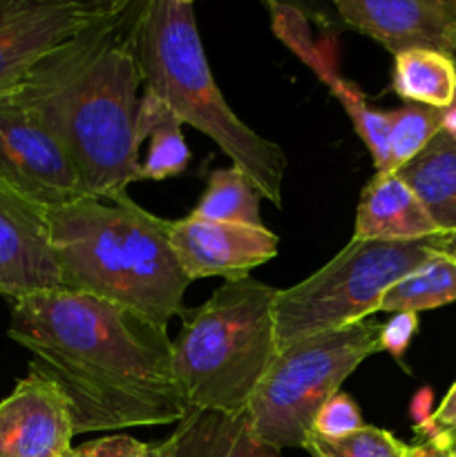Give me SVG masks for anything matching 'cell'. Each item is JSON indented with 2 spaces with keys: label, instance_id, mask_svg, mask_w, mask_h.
<instances>
[{
  "label": "cell",
  "instance_id": "cell-11",
  "mask_svg": "<svg viewBox=\"0 0 456 457\" xmlns=\"http://www.w3.org/2000/svg\"><path fill=\"white\" fill-rule=\"evenodd\" d=\"M170 241L190 281L204 277L244 279L253 268L271 262L280 245L266 226L206 221L192 214L173 221Z\"/></svg>",
  "mask_w": 456,
  "mask_h": 457
},
{
  "label": "cell",
  "instance_id": "cell-9",
  "mask_svg": "<svg viewBox=\"0 0 456 457\" xmlns=\"http://www.w3.org/2000/svg\"><path fill=\"white\" fill-rule=\"evenodd\" d=\"M112 0H0V98L12 96L30 71L101 16Z\"/></svg>",
  "mask_w": 456,
  "mask_h": 457
},
{
  "label": "cell",
  "instance_id": "cell-31",
  "mask_svg": "<svg viewBox=\"0 0 456 457\" xmlns=\"http://www.w3.org/2000/svg\"><path fill=\"white\" fill-rule=\"evenodd\" d=\"M450 457H456V446H452V451H450Z\"/></svg>",
  "mask_w": 456,
  "mask_h": 457
},
{
  "label": "cell",
  "instance_id": "cell-6",
  "mask_svg": "<svg viewBox=\"0 0 456 457\" xmlns=\"http://www.w3.org/2000/svg\"><path fill=\"white\" fill-rule=\"evenodd\" d=\"M438 254V235L423 241L351 239L329 263L275 297L277 346L369 320L384 293Z\"/></svg>",
  "mask_w": 456,
  "mask_h": 457
},
{
  "label": "cell",
  "instance_id": "cell-26",
  "mask_svg": "<svg viewBox=\"0 0 456 457\" xmlns=\"http://www.w3.org/2000/svg\"><path fill=\"white\" fill-rule=\"evenodd\" d=\"M416 330H418V315L416 312H396L380 328V351H387L393 360H401L411 339H414Z\"/></svg>",
  "mask_w": 456,
  "mask_h": 457
},
{
  "label": "cell",
  "instance_id": "cell-23",
  "mask_svg": "<svg viewBox=\"0 0 456 457\" xmlns=\"http://www.w3.org/2000/svg\"><path fill=\"white\" fill-rule=\"evenodd\" d=\"M304 451L313 457H407L410 446L389 431L365 424L342 440H325L311 433Z\"/></svg>",
  "mask_w": 456,
  "mask_h": 457
},
{
  "label": "cell",
  "instance_id": "cell-10",
  "mask_svg": "<svg viewBox=\"0 0 456 457\" xmlns=\"http://www.w3.org/2000/svg\"><path fill=\"white\" fill-rule=\"evenodd\" d=\"M335 12L393 56L411 49L456 52V0H338Z\"/></svg>",
  "mask_w": 456,
  "mask_h": 457
},
{
  "label": "cell",
  "instance_id": "cell-33",
  "mask_svg": "<svg viewBox=\"0 0 456 457\" xmlns=\"http://www.w3.org/2000/svg\"><path fill=\"white\" fill-rule=\"evenodd\" d=\"M152 457H155V453H152Z\"/></svg>",
  "mask_w": 456,
  "mask_h": 457
},
{
  "label": "cell",
  "instance_id": "cell-14",
  "mask_svg": "<svg viewBox=\"0 0 456 457\" xmlns=\"http://www.w3.org/2000/svg\"><path fill=\"white\" fill-rule=\"evenodd\" d=\"M441 235L436 223L398 174H374L356 212V241H423Z\"/></svg>",
  "mask_w": 456,
  "mask_h": 457
},
{
  "label": "cell",
  "instance_id": "cell-18",
  "mask_svg": "<svg viewBox=\"0 0 456 457\" xmlns=\"http://www.w3.org/2000/svg\"><path fill=\"white\" fill-rule=\"evenodd\" d=\"M393 89L414 105L450 110L456 101V61L432 49H411L393 56Z\"/></svg>",
  "mask_w": 456,
  "mask_h": 457
},
{
  "label": "cell",
  "instance_id": "cell-29",
  "mask_svg": "<svg viewBox=\"0 0 456 457\" xmlns=\"http://www.w3.org/2000/svg\"><path fill=\"white\" fill-rule=\"evenodd\" d=\"M429 406H432V391H429V388H423V391L414 397V402H411V415H414L416 420V427H423L425 422L432 420V413H429L432 409H429Z\"/></svg>",
  "mask_w": 456,
  "mask_h": 457
},
{
  "label": "cell",
  "instance_id": "cell-13",
  "mask_svg": "<svg viewBox=\"0 0 456 457\" xmlns=\"http://www.w3.org/2000/svg\"><path fill=\"white\" fill-rule=\"evenodd\" d=\"M63 288L47 210L0 186V295L13 299Z\"/></svg>",
  "mask_w": 456,
  "mask_h": 457
},
{
  "label": "cell",
  "instance_id": "cell-5",
  "mask_svg": "<svg viewBox=\"0 0 456 457\" xmlns=\"http://www.w3.org/2000/svg\"><path fill=\"white\" fill-rule=\"evenodd\" d=\"M277 288L244 277L219 286L206 303L183 312L173 342L174 378L188 411L240 415L275 357Z\"/></svg>",
  "mask_w": 456,
  "mask_h": 457
},
{
  "label": "cell",
  "instance_id": "cell-7",
  "mask_svg": "<svg viewBox=\"0 0 456 457\" xmlns=\"http://www.w3.org/2000/svg\"><path fill=\"white\" fill-rule=\"evenodd\" d=\"M380 328L369 317L282 348L246 409L255 436L277 451L304 449L322 406L380 353Z\"/></svg>",
  "mask_w": 456,
  "mask_h": 457
},
{
  "label": "cell",
  "instance_id": "cell-16",
  "mask_svg": "<svg viewBox=\"0 0 456 457\" xmlns=\"http://www.w3.org/2000/svg\"><path fill=\"white\" fill-rule=\"evenodd\" d=\"M396 174L427 210L441 235L456 232V137L441 129Z\"/></svg>",
  "mask_w": 456,
  "mask_h": 457
},
{
  "label": "cell",
  "instance_id": "cell-32",
  "mask_svg": "<svg viewBox=\"0 0 456 457\" xmlns=\"http://www.w3.org/2000/svg\"><path fill=\"white\" fill-rule=\"evenodd\" d=\"M454 61H456V52H454Z\"/></svg>",
  "mask_w": 456,
  "mask_h": 457
},
{
  "label": "cell",
  "instance_id": "cell-30",
  "mask_svg": "<svg viewBox=\"0 0 456 457\" xmlns=\"http://www.w3.org/2000/svg\"><path fill=\"white\" fill-rule=\"evenodd\" d=\"M438 253L447 254L452 262H456V232H452V235H438Z\"/></svg>",
  "mask_w": 456,
  "mask_h": 457
},
{
  "label": "cell",
  "instance_id": "cell-8",
  "mask_svg": "<svg viewBox=\"0 0 456 457\" xmlns=\"http://www.w3.org/2000/svg\"><path fill=\"white\" fill-rule=\"evenodd\" d=\"M0 186L45 210L89 196L70 152L16 94L0 98Z\"/></svg>",
  "mask_w": 456,
  "mask_h": 457
},
{
  "label": "cell",
  "instance_id": "cell-1",
  "mask_svg": "<svg viewBox=\"0 0 456 457\" xmlns=\"http://www.w3.org/2000/svg\"><path fill=\"white\" fill-rule=\"evenodd\" d=\"M9 337L72 404L74 436L179 424L188 415L168 330L116 303L45 290L13 299Z\"/></svg>",
  "mask_w": 456,
  "mask_h": 457
},
{
  "label": "cell",
  "instance_id": "cell-25",
  "mask_svg": "<svg viewBox=\"0 0 456 457\" xmlns=\"http://www.w3.org/2000/svg\"><path fill=\"white\" fill-rule=\"evenodd\" d=\"M65 457H152V446L130 436H110L85 442Z\"/></svg>",
  "mask_w": 456,
  "mask_h": 457
},
{
  "label": "cell",
  "instance_id": "cell-19",
  "mask_svg": "<svg viewBox=\"0 0 456 457\" xmlns=\"http://www.w3.org/2000/svg\"><path fill=\"white\" fill-rule=\"evenodd\" d=\"M273 13V29H275L277 38L284 40L308 67L317 74V79L325 80L329 85L331 94L342 103V107L347 110L349 119H356L362 112L369 107V103L365 101L360 89L356 85L347 83L334 67L329 65L325 56H322L320 49L316 47L311 38V31H308L307 21H304L302 13L295 7H289V4H268Z\"/></svg>",
  "mask_w": 456,
  "mask_h": 457
},
{
  "label": "cell",
  "instance_id": "cell-17",
  "mask_svg": "<svg viewBox=\"0 0 456 457\" xmlns=\"http://www.w3.org/2000/svg\"><path fill=\"white\" fill-rule=\"evenodd\" d=\"M182 120L173 110L143 87L141 103H139L137 129H134V145L137 154L143 145H148L146 156L139 161L141 181H164L177 177L186 170L190 161V147L182 134Z\"/></svg>",
  "mask_w": 456,
  "mask_h": 457
},
{
  "label": "cell",
  "instance_id": "cell-28",
  "mask_svg": "<svg viewBox=\"0 0 456 457\" xmlns=\"http://www.w3.org/2000/svg\"><path fill=\"white\" fill-rule=\"evenodd\" d=\"M452 446H454L452 433H438V436L427 437L423 445L410 446L407 457H450Z\"/></svg>",
  "mask_w": 456,
  "mask_h": 457
},
{
  "label": "cell",
  "instance_id": "cell-27",
  "mask_svg": "<svg viewBox=\"0 0 456 457\" xmlns=\"http://www.w3.org/2000/svg\"><path fill=\"white\" fill-rule=\"evenodd\" d=\"M418 431L423 433L425 440H427V437L438 436V433L456 431V382L452 384L447 395L443 397L441 406L432 413V420L425 422L423 427H418Z\"/></svg>",
  "mask_w": 456,
  "mask_h": 457
},
{
  "label": "cell",
  "instance_id": "cell-12",
  "mask_svg": "<svg viewBox=\"0 0 456 457\" xmlns=\"http://www.w3.org/2000/svg\"><path fill=\"white\" fill-rule=\"evenodd\" d=\"M74 420L65 393L31 369L0 402V457H65Z\"/></svg>",
  "mask_w": 456,
  "mask_h": 457
},
{
  "label": "cell",
  "instance_id": "cell-2",
  "mask_svg": "<svg viewBox=\"0 0 456 457\" xmlns=\"http://www.w3.org/2000/svg\"><path fill=\"white\" fill-rule=\"evenodd\" d=\"M143 7L146 0H112L16 92L70 152L89 196L141 181L134 129L143 94L137 45Z\"/></svg>",
  "mask_w": 456,
  "mask_h": 457
},
{
  "label": "cell",
  "instance_id": "cell-3",
  "mask_svg": "<svg viewBox=\"0 0 456 457\" xmlns=\"http://www.w3.org/2000/svg\"><path fill=\"white\" fill-rule=\"evenodd\" d=\"M47 219L63 288L128 308L161 328L186 312L190 279L170 241V219L148 212L128 192L49 208Z\"/></svg>",
  "mask_w": 456,
  "mask_h": 457
},
{
  "label": "cell",
  "instance_id": "cell-15",
  "mask_svg": "<svg viewBox=\"0 0 456 457\" xmlns=\"http://www.w3.org/2000/svg\"><path fill=\"white\" fill-rule=\"evenodd\" d=\"M155 457H282V451L259 440L249 413L226 415L188 411L174 433L152 446Z\"/></svg>",
  "mask_w": 456,
  "mask_h": 457
},
{
  "label": "cell",
  "instance_id": "cell-24",
  "mask_svg": "<svg viewBox=\"0 0 456 457\" xmlns=\"http://www.w3.org/2000/svg\"><path fill=\"white\" fill-rule=\"evenodd\" d=\"M362 427L365 422H362L356 402L344 393H335L317 413L316 422H313V436L325 437V440H342V437L360 431Z\"/></svg>",
  "mask_w": 456,
  "mask_h": 457
},
{
  "label": "cell",
  "instance_id": "cell-4",
  "mask_svg": "<svg viewBox=\"0 0 456 457\" xmlns=\"http://www.w3.org/2000/svg\"><path fill=\"white\" fill-rule=\"evenodd\" d=\"M143 87L159 96L182 123L213 138L232 165L249 174L262 196L282 208L286 154L250 129L217 87L188 0H146L139 22Z\"/></svg>",
  "mask_w": 456,
  "mask_h": 457
},
{
  "label": "cell",
  "instance_id": "cell-22",
  "mask_svg": "<svg viewBox=\"0 0 456 457\" xmlns=\"http://www.w3.org/2000/svg\"><path fill=\"white\" fill-rule=\"evenodd\" d=\"M445 112L427 105L405 103L398 110L389 112V159L384 172L396 174L402 165L410 163L414 156L427 147V143L443 129Z\"/></svg>",
  "mask_w": 456,
  "mask_h": 457
},
{
  "label": "cell",
  "instance_id": "cell-21",
  "mask_svg": "<svg viewBox=\"0 0 456 457\" xmlns=\"http://www.w3.org/2000/svg\"><path fill=\"white\" fill-rule=\"evenodd\" d=\"M456 302V262L438 253L427 263L398 281L387 290L380 302L383 312H416L432 311Z\"/></svg>",
  "mask_w": 456,
  "mask_h": 457
},
{
  "label": "cell",
  "instance_id": "cell-20",
  "mask_svg": "<svg viewBox=\"0 0 456 457\" xmlns=\"http://www.w3.org/2000/svg\"><path fill=\"white\" fill-rule=\"evenodd\" d=\"M262 199V192L250 181L249 174L241 172L237 165H228L210 172L208 186L190 214L206 221L264 226L259 217Z\"/></svg>",
  "mask_w": 456,
  "mask_h": 457
}]
</instances>
